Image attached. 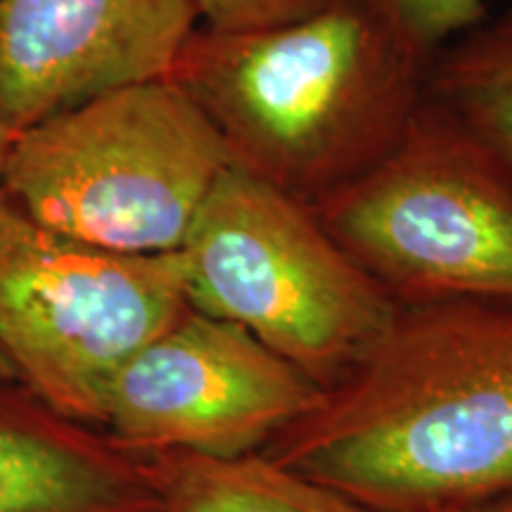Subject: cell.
Instances as JSON below:
<instances>
[{
  "label": "cell",
  "instance_id": "obj_1",
  "mask_svg": "<svg viewBox=\"0 0 512 512\" xmlns=\"http://www.w3.org/2000/svg\"><path fill=\"white\" fill-rule=\"evenodd\" d=\"M261 456L373 512H465L512 491V302L396 304Z\"/></svg>",
  "mask_w": 512,
  "mask_h": 512
},
{
  "label": "cell",
  "instance_id": "obj_2",
  "mask_svg": "<svg viewBox=\"0 0 512 512\" xmlns=\"http://www.w3.org/2000/svg\"><path fill=\"white\" fill-rule=\"evenodd\" d=\"M432 55L380 0H330L275 27L200 24L169 79L228 166L316 204L399 145L427 102Z\"/></svg>",
  "mask_w": 512,
  "mask_h": 512
},
{
  "label": "cell",
  "instance_id": "obj_3",
  "mask_svg": "<svg viewBox=\"0 0 512 512\" xmlns=\"http://www.w3.org/2000/svg\"><path fill=\"white\" fill-rule=\"evenodd\" d=\"M228 157L171 79L136 83L24 126L0 190L50 230L107 252L174 254Z\"/></svg>",
  "mask_w": 512,
  "mask_h": 512
},
{
  "label": "cell",
  "instance_id": "obj_4",
  "mask_svg": "<svg viewBox=\"0 0 512 512\" xmlns=\"http://www.w3.org/2000/svg\"><path fill=\"white\" fill-rule=\"evenodd\" d=\"M176 259L190 309L242 325L320 389L396 309L309 202L233 166L211 185Z\"/></svg>",
  "mask_w": 512,
  "mask_h": 512
},
{
  "label": "cell",
  "instance_id": "obj_5",
  "mask_svg": "<svg viewBox=\"0 0 512 512\" xmlns=\"http://www.w3.org/2000/svg\"><path fill=\"white\" fill-rule=\"evenodd\" d=\"M311 207L396 304L512 302V171L430 102L387 157Z\"/></svg>",
  "mask_w": 512,
  "mask_h": 512
},
{
  "label": "cell",
  "instance_id": "obj_6",
  "mask_svg": "<svg viewBox=\"0 0 512 512\" xmlns=\"http://www.w3.org/2000/svg\"><path fill=\"white\" fill-rule=\"evenodd\" d=\"M188 311L176 252L83 245L0 190V351L53 411L102 430L119 368Z\"/></svg>",
  "mask_w": 512,
  "mask_h": 512
},
{
  "label": "cell",
  "instance_id": "obj_7",
  "mask_svg": "<svg viewBox=\"0 0 512 512\" xmlns=\"http://www.w3.org/2000/svg\"><path fill=\"white\" fill-rule=\"evenodd\" d=\"M323 394L238 323L190 309L107 389L102 432L138 456L259 453Z\"/></svg>",
  "mask_w": 512,
  "mask_h": 512
},
{
  "label": "cell",
  "instance_id": "obj_8",
  "mask_svg": "<svg viewBox=\"0 0 512 512\" xmlns=\"http://www.w3.org/2000/svg\"><path fill=\"white\" fill-rule=\"evenodd\" d=\"M197 27L192 0H0V102L12 131L169 79Z\"/></svg>",
  "mask_w": 512,
  "mask_h": 512
},
{
  "label": "cell",
  "instance_id": "obj_9",
  "mask_svg": "<svg viewBox=\"0 0 512 512\" xmlns=\"http://www.w3.org/2000/svg\"><path fill=\"white\" fill-rule=\"evenodd\" d=\"M0 512H162L150 460L0 382Z\"/></svg>",
  "mask_w": 512,
  "mask_h": 512
},
{
  "label": "cell",
  "instance_id": "obj_10",
  "mask_svg": "<svg viewBox=\"0 0 512 512\" xmlns=\"http://www.w3.org/2000/svg\"><path fill=\"white\" fill-rule=\"evenodd\" d=\"M145 458L155 475L162 512H373L261 453L240 458L157 453Z\"/></svg>",
  "mask_w": 512,
  "mask_h": 512
},
{
  "label": "cell",
  "instance_id": "obj_11",
  "mask_svg": "<svg viewBox=\"0 0 512 512\" xmlns=\"http://www.w3.org/2000/svg\"><path fill=\"white\" fill-rule=\"evenodd\" d=\"M427 102L512 171V0L432 55Z\"/></svg>",
  "mask_w": 512,
  "mask_h": 512
},
{
  "label": "cell",
  "instance_id": "obj_12",
  "mask_svg": "<svg viewBox=\"0 0 512 512\" xmlns=\"http://www.w3.org/2000/svg\"><path fill=\"white\" fill-rule=\"evenodd\" d=\"M415 41L437 53L489 15L484 0H380Z\"/></svg>",
  "mask_w": 512,
  "mask_h": 512
},
{
  "label": "cell",
  "instance_id": "obj_13",
  "mask_svg": "<svg viewBox=\"0 0 512 512\" xmlns=\"http://www.w3.org/2000/svg\"><path fill=\"white\" fill-rule=\"evenodd\" d=\"M200 24L211 29H264L306 17L330 0H192Z\"/></svg>",
  "mask_w": 512,
  "mask_h": 512
},
{
  "label": "cell",
  "instance_id": "obj_14",
  "mask_svg": "<svg viewBox=\"0 0 512 512\" xmlns=\"http://www.w3.org/2000/svg\"><path fill=\"white\" fill-rule=\"evenodd\" d=\"M12 138H15V131H12L8 117H5L3 102H0V178H3L5 162H8V152L12 145Z\"/></svg>",
  "mask_w": 512,
  "mask_h": 512
},
{
  "label": "cell",
  "instance_id": "obj_15",
  "mask_svg": "<svg viewBox=\"0 0 512 512\" xmlns=\"http://www.w3.org/2000/svg\"><path fill=\"white\" fill-rule=\"evenodd\" d=\"M465 512H512V491L491 498V501L479 503V505H475V508H470Z\"/></svg>",
  "mask_w": 512,
  "mask_h": 512
},
{
  "label": "cell",
  "instance_id": "obj_16",
  "mask_svg": "<svg viewBox=\"0 0 512 512\" xmlns=\"http://www.w3.org/2000/svg\"><path fill=\"white\" fill-rule=\"evenodd\" d=\"M5 380H17V375L8 363V358H5L3 351H0V382H5Z\"/></svg>",
  "mask_w": 512,
  "mask_h": 512
}]
</instances>
